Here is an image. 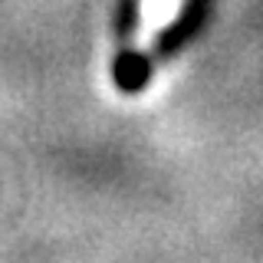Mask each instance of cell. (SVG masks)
<instances>
[{
  "instance_id": "6da1fadb",
  "label": "cell",
  "mask_w": 263,
  "mask_h": 263,
  "mask_svg": "<svg viewBox=\"0 0 263 263\" xmlns=\"http://www.w3.org/2000/svg\"><path fill=\"white\" fill-rule=\"evenodd\" d=\"M138 23H142V0H115L112 13V40H115V56H112V82L122 96H138L148 89L155 72L152 56L138 49Z\"/></svg>"
},
{
  "instance_id": "7a4b0ae2",
  "label": "cell",
  "mask_w": 263,
  "mask_h": 263,
  "mask_svg": "<svg viewBox=\"0 0 263 263\" xmlns=\"http://www.w3.org/2000/svg\"><path fill=\"white\" fill-rule=\"evenodd\" d=\"M211 7H214V0H184L181 10L175 13V20H171L158 36H155L152 53H148V56H152V63L161 66V63L175 60L184 46H191L194 40L201 36V30L208 27Z\"/></svg>"
}]
</instances>
